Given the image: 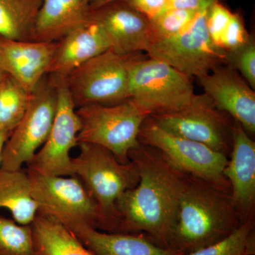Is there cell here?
<instances>
[{
	"mask_svg": "<svg viewBox=\"0 0 255 255\" xmlns=\"http://www.w3.org/2000/svg\"><path fill=\"white\" fill-rule=\"evenodd\" d=\"M128 157L136 166L140 179L136 187L117 201V233H143L157 246L171 249L187 174L150 146L140 143Z\"/></svg>",
	"mask_w": 255,
	"mask_h": 255,
	"instance_id": "6da1fadb",
	"label": "cell"
},
{
	"mask_svg": "<svg viewBox=\"0 0 255 255\" xmlns=\"http://www.w3.org/2000/svg\"><path fill=\"white\" fill-rule=\"evenodd\" d=\"M246 220L231 191L187 174L170 248L187 255L229 237Z\"/></svg>",
	"mask_w": 255,
	"mask_h": 255,
	"instance_id": "7a4b0ae2",
	"label": "cell"
},
{
	"mask_svg": "<svg viewBox=\"0 0 255 255\" xmlns=\"http://www.w3.org/2000/svg\"><path fill=\"white\" fill-rule=\"evenodd\" d=\"M80 152L74 157L73 175L83 183L95 199L102 221L104 231L118 232L119 215L117 203L126 191L138 184V171L129 161L119 162L112 152L93 144L79 143Z\"/></svg>",
	"mask_w": 255,
	"mask_h": 255,
	"instance_id": "3957f363",
	"label": "cell"
},
{
	"mask_svg": "<svg viewBox=\"0 0 255 255\" xmlns=\"http://www.w3.org/2000/svg\"><path fill=\"white\" fill-rule=\"evenodd\" d=\"M130 99L149 116L172 113L191 103V77L157 58L128 56Z\"/></svg>",
	"mask_w": 255,
	"mask_h": 255,
	"instance_id": "277c9868",
	"label": "cell"
},
{
	"mask_svg": "<svg viewBox=\"0 0 255 255\" xmlns=\"http://www.w3.org/2000/svg\"><path fill=\"white\" fill-rule=\"evenodd\" d=\"M80 122L79 143L105 147L119 162L130 161L129 152L140 145L138 135L148 113L128 100L114 105H89L77 110Z\"/></svg>",
	"mask_w": 255,
	"mask_h": 255,
	"instance_id": "5b68a950",
	"label": "cell"
},
{
	"mask_svg": "<svg viewBox=\"0 0 255 255\" xmlns=\"http://www.w3.org/2000/svg\"><path fill=\"white\" fill-rule=\"evenodd\" d=\"M38 213L59 221L69 230L88 226L103 229L100 209L83 183L76 176H44L26 169Z\"/></svg>",
	"mask_w": 255,
	"mask_h": 255,
	"instance_id": "8992f818",
	"label": "cell"
},
{
	"mask_svg": "<svg viewBox=\"0 0 255 255\" xmlns=\"http://www.w3.org/2000/svg\"><path fill=\"white\" fill-rule=\"evenodd\" d=\"M138 141L159 150L164 158L183 173L203 179L225 190L231 191L223 175L228 156L201 142L166 131L150 118L144 121Z\"/></svg>",
	"mask_w": 255,
	"mask_h": 255,
	"instance_id": "52a82bcc",
	"label": "cell"
},
{
	"mask_svg": "<svg viewBox=\"0 0 255 255\" xmlns=\"http://www.w3.org/2000/svg\"><path fill=\"white\" fill-rule=\"evenodd\" d=\"M56 109L55 79L48 74L31 92L26 113L5 142L1 169L18 170L31 162L49 135Z\"/></svg>",
	"mask_w": 255,
	"mask_h": 255,
	"instance_id": "ba28073f",
	"label": "cell"
},
{
	"mask_svg": "<svg viewBox=\"0 0 255 255\" xmlns=\"http://www.w3.org/2000/svg\"><path fill=\"white\" fill-rule=\"evenodd\" d=\"M76 108L114 105L130 99L128 56L109 50L63 76Z\"/></svg>",
	"mask_w": 255,
	"mask_h": 255,
	"instance_id": "9c48e42d",
	"label": "cell"
},
{
	"mask_svg": "<svg viewBox=\"0 0 255 255\" xmlns=\"http://www.w3.org/2000/svg\"><path fill=\"white\" fill-rule=\"evenodd\" d=\"M209 9L201 11L182 33L154 39L146 52L147 55L162 60L191 78H201L220 65H227V53L215 46L208 32Z\"/></svg>",
	"mask_w": 255,
	"mask_h": 255,
	"instance_id": "30bf717a",
	"label": "cell"
},
{
	"mask_svg": "<svg viewBox=\"0 0 255 255\" xmlns=\"http://www.w3.org/2000/svg\"><path fill=\"white\" fill-rule=\"evenodd\" d=\"M52 75L56 86V113L46 142L27 167L41 175L70 177L73 176L70 152L78 146L80 119L63 77Z\"/></svg>",
	"mask_w": 255,
	"mask_h": 255,
	"instance_id": "8fae6325",
	"label": "cell"
},
{
	"mask_svg": "<svg viewBox=\"0 0 255 255\" xmlns=\"http://www.w3.org/2000/svg\"><path fill=\"white\" fill-rule=\"evenodd\" d=\"M149 117L173 135L201 142L226 156L231 153L233 124L205 94L195 95L182 110Z\"/></svg>",
	"mask_w": 255,
	"mask_h": 255,
	"instance_id": "7c38bea8",
	"label": "cell"
},
{
	"mask_svg": "<svg viewBox=\"0 0 255 255\" xmlns=\"http://www.w3.org/2000/svg\"><path fill=\"white\" fill-rule=\"evenodd\" d=\"M198 80L218 110L231 115L248 134H255V90L237 70L220 65Z\"/></svg>",
	"mask_w": 255,
	"mask_h": 255,
	"instance_id": "4fadbf2b",
	"label": "cell"
},
{
	"mask_svg": "<svg viewBox=\"0 0 255 255\" xmlns=\"http://www.w3.org/2000/svg\"><path fill=\"white\" fill-rule=\"evenodd\" d=\"M90 16L100 25L110 41L111 50L128 56L147 52L153 41L150 20L123 0L91 10Z\"/></svg>",
	"mask_w": 255,
	"mask_h": 255,
	"instance_id": "5bb4252c",
	"label": "cell"
},
{
	"mask_svg": "<svg viewBox=\"0 0 255 255\" xmlns=\"http://www.w3.org/2000/svg\"><path fill=\"white\" fill-rule=\"evenodd\" d=\"M57 47L58 41H19L0 37V69L31 94L49 73Z\"/></svg>",
	"mask_w": 255,
	"mask_h": 255,
	"instance_id": "9a60e30c",
	"label": "cell"
},
{
	"mask_svg": "<svg viewBox=\"0 0 255 255\" xmlns=\"http://www.w3.org/2000/svg\"><path fill=\"white\" fill-rule=\"evenodd\" d=\"M223 171L231 187L233 205L245 219L255 206V142L237 122L232 128V148Z\"/></svg>",
	"mask_w": 255,
	"mask_h": 255,
	"instance_id": "2e32d148",
	"label": "cell"
},
{
	"mask_svg": "<svg viewBox=\"0 0 255 255\" xmlns=\"http://www.w3.org/2000/svg\"><path fill=\"white\" fill-rule=\"evenodd\" d=\"M109 50L110 43L105 31L90 14L85 23L58 41L48 74L65 76Z\"/></svg>",
	"mask_w": 255,
	"mask_h": 255,
	"instance_id": "e0dca14e",
	"label": "cell"
},
{
	"mask_svg": "<svg viewBox=\"0 0 255 255\" xmlns=\"http://www.w3.org/2000/svg\"><path fill=\"white\" fill-rule=\"evenodd\" d=\"M71 231L97 255H186L157 246L143 233H103L88 226H78Z\"/></svg>",
	"mask_w": 255,
	"mask_h": 255,
	"instance_id": "ac0fdd59",
	"label": "cell"
},
{
	"mask_svg": "<svg viewBox=\"0 0 255 255\" xmlns=\"http://www.w3.org/2000/svg\"><path fill=\"white\" fill-rule=\"evenodd\" d=\"M91 0H43L35 23L33 41H59L90 16Z\"/></svg>",
	"mask_w": 255,
	"mask_h": 255,
	"instance_id": "d6986e66",
	"label": "cell"
},
{
	"mask_svg": "<svg viewBox=\"0 0 255 255\" xmlns=\"http://www.w3.org/2000/svg\"><path fill=\"white\" fill-rule=\"evenodd\" d=\"M11 213L13 220L22 226H30L38 215L39 206L32 194L27 171L0 168V209Z\"/></svg>",
	"mask_w": 255,
	"mask_h": 255,
	"instance_id": "ffe728a7",
	"label": "cell"
},
{
	"mask_svg": "<svg viewBox=\"0 0 255 255\" xmlns=\"http://www.w3.org/2000/svg\"><path fill=\"white\" fill-rule=\"evenodd\" d=\"M34 255H97L59 221L38 213L31 224Z\"/></svg>",
	"mask_w": 255,
	"mask_h": 255,
	"instance_id": "44dd1931",
	"label": "cell"
},
{
	"mask_svg": "<svg viewBox=\"0 0 255 255\" xmlns=\"http://www.w3.org/2000/svg\"><path fill=\"white\" fill-rule=\"evenodd\" d=\"M42 2L43 0H0V37L33 41Z\"/></svg>",
	"mask_w": 255,
	"mask_h": 255,
	"instance_id": "7402d4cb",
	"label": "cell"
},
{
	"mask_svg": "<svg viewBox=\"0 0 255 255\" xmlns=\"http://www.w3.org/2000/svg\"><path fill=\"white\" fill-rule=\"evenodd\" d=\"M31 94L5 74L0 82V132L11 135L27 110Z\"/></svg>",
	"mask_w": 255,
	"mask_h": 255,
	"instance_id": "603a6c76",
	"label": "cell"
},
{
	"mask_svg": "<svg viewBox=\"0 0 255 255\" xmlns=\"http://www.w3.org/2000/svg\"><path fill=\"white\" fill-rule=\"evenodd\" d=\"M255 217L250 216L229 237L187 255H255Z\"/></svg>",
	"mask_w": 255,
	"mask_h": 255,
	"instance_id": "cb8c5ba5",
	"label": "cell"
},
{
	"mask_svg": "<svg viewBox=\"0 0 255 255\" xmlns=\"http://www.w3.org/2000/svg\"><path fill=\"white\" fill-rule=\"evenodd\" d=\"M0 255H34L31 225L22 226L0 215Z\"/></svg>",
	"mask_w": 255,
	"mask_h": 255,
	"instance_id": "d4e9b609",
	"label": "cell"
},
{
	"mask_svg": "<svg viewBox=\"0 0 255 255\" xmlns=\"http://www.w3.org/2000/svg\"><path fill=\"white\" fill-rule=\"evenodd\" d=\"M201 11L167 9L150 20L154 39L169 38L187 29Z\"/></svg>",
	"mask_w": 255,
	"mask_h": 255,
	"instance_id": "484cf974",
	"label": "cell"
},
{
	"mask_svg": "<svg viewBox=\"0 0 255 255\" xmlns=\"http://www.w3.org/2000/svg\"><path fill=\"white\" fill-rule=\"evenodd\" d=\"M227 65L237 70L244 80L255 89V43L251 36L249 41L238 48L227 53Z\"/></svg>",
	"mask_w": 255,
	"mask_h": 255,
	"instance_id": "4316f807",
	"label": "cell"
},
{
	"mask_svg": "<svg viewBox=\"0 0 255 255\" xmlns=\"http://www.w3.org/2000/svg\"><path fill=\"white\" fill-rule=\"evenodd\" d=\"M241 14L233 13L227 27L221 38L220 48L228 52L232 51L244 46L251 38Z\"/></svg>",
	"mask_w": 255,
	"mask_h": 255,
	"instance_id": "83f0119b",
	"label": "cell"
},
{
	"mask_svg": "<svg viewBox=\"0 0 255 255\" xmlns=\"http://www.w3.org/2000/svg\"><path fill=\"white\" fill-rule=\"evenodd\" d=\"M232 14V11L220 1L211 5L208 11V32L211 41L219 48L221 38Z\"/></svg>",
	"mask_w": 255,
	"mask_h": 255,
	"instance_id": "f1b7e54d",
	"label": "cell"
},
{
	"mask_svg": "<svg viewBox=\"0 0 255 255\" xmlns=\"http://www.w3.org/2000/svg\"><path fill=\"white\" fill-rule=\"evenodd\" d=\"M132 9L149 20L155 18L168 7L169 0H123Z\"/></svg>",
	"mask_w": 255,
	"mask_h": 255,
	"instance_id": "f546056e",
	"label": "cell"
},
{
	"mask_svg": "<svg viewBox=\"0 0 255 255\" xmlns=\"http://www.w3.org/2000/svg\"><path fill=\"white\" fill-rule=\"evenodd\" d=\"M220 0H170L167 9H182L202 11L209 9L216 1Z\"/></svg>",
	"mask_w": 255,
	"mask_h": 255,
	"instance_id": "4dcf8cb0",
	"label": "cell"
},
{
	"mask_svg": "<svg viewBox=\"0 0 255 255\" xmlns=\"http://www.w3.org/2000/svg\"><path fill=\"white\" fill-rule=\"evenodd\" d=\"M119 1V0H91L90 3V9L95 10L102 7L105 5L114 2V1Z\"/></svg>",
	"mask_w": 255,
	"mask_h": 255,
	"instance_id": "1f68e13d",
	"label": "cell"
},
{
	"mask_svg": "<svg viewBox=\"0 0 255 255\" xmlns=\"http://www.w3.org/2000/svg\"><path fill=\"white\" fill-rule=\"evenodd\" d=\"M9 137V134L0 132V168H1V155H2L3 148H4L5 142L7 140Z\"/></svg>",
	"mask_w": 255,
	"mask_h": 255,
	"instance_id": "d6a6232c",
	"label": "cell"
},
{
	"mask_svg": "<svg viewBox=\"0 0 255 255\" xmlns=\"http://www.w3.org/2000/svg\"><path fill=\"white\" fill-rule=\"evenodd\" d=\"M4 75L5 73L4 72L0 69V82H1V80H2L3 78H4Z\"/></svg>",
	"mask_w": 255,
	"mask_h": 255,
	"instance_id": "836d02e7",
	"label": "cell"
},
{
	"mask_svg": "<svg viewBox=\"0 0 255 255\" xmlns=\"http://www.w3.org/2000/svg\"><path fill=\"white\" fill-rule=\"evenodd\" d=\"M169 1H170V0H169Z\"/></svg>",
	"mask_w": 255,
	"mask_h": 255,
	"instance_id": "e575fe53",
	"label": "cell"
}]
</instances>
